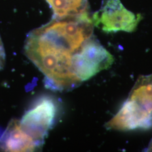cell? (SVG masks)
<instances>
[{"label": "cell", "instance_id": "3", "mask_svg": "<svg viewBox=\"0 0 152 152\" xmlns=\"http://www.w3.org/2000/svg\"><path fill=\"white\" fill-rule=\"evenodd\" d=\"M58 105L54 99L43 96L36 100L20 120L22 129L40 145H42L55 122Z\"/></svg>", "mask_w": 152, "mask_h": 152}, {"label": "cell", "instance_id": "6", "mask_svg": "<svg viewBox=\"0 0 152 152\" xmlns=\"http://www.w3.org/2000/svg\"><path fill=\"white\" fill-rule=\"evenodd\" d=\"M52 7L54 18L79 16L87 14V0H46Z\"/></svg>", "mask_w": 152, "mask_h": 152}, {"label": "cell", "instance_id": "5", "mask_svg": "<svg viewBox=\"0 0 152 152\" xmlns=\"http://www.w3.org/2000/svg\"><path fill=\"white\" fill-rule=\"evenodd\" d=\"M41 146L22 129L19 120H11L0 137V151L33 152Z\"/></svg>", "mask_w": 152, "mask_h": 152}, {"label": "cell", "instance_id": "2", "mask_svg": "<svg viewBox=\"0 0 152 152\" xmlns=\"http://www.w3.org/2000/svg\"><path fill=\"white\" fill-rule=\"evenodd\" d=\"M113 61V56L91 36L73 55L72 66L75 75L82 82L108 69Z\"/></svg>", "mask_w": 152, "mask_h": 152}, {"label": "cell", "instance_id": "8", "mask_svg": "<svg viewBox=\"0 0 152 152\" xmlns=\"http://www.w3.org/2000/svg\"><path fill=\"white\" fill-rule=\"evenodd\" d=\"M147 151L148 152H152V139L151 141L150 142L149 144V146L147 148Z\"/></svg>", "mask_w": 152, "mask_h": 152}, {"label": "cell", "instance_id": "1", "mask_svg": "<svg viewBox=\"0 0 152 152\" xmlns=\"http://www.w3.org/2000/svg\"><path fill=\"white\" fill-rule=\"evenodd\" d=\"M105 127L121 131L152 128V73L139 76L128 98Z\"/></svg>", "mask_w": 152, "mask_h": 152}, {"label": "cell", "instance_id": "4", "mask_svg": "<svg viewBox=\"0 0 152 152\" xmlns=\"http://www.w3.org/2000/svg\"><path fill=\"white\" fill-rule=\"evenodd\" d=\"M103 5L92 16L93 24L106 32L134 31L140 18L124 8L120 0H104Z\"/></svg>", "mask_w": 152, "mask_h": 152}, {"label": "cell", "instance_id": "7", "mask_svg": "<svg viewBox=\"0 0 152 152\" xmlns=\"http://www.w3.org/2000/svg\"><path fill=\"white\" fill-rule=\"evenodd\" d=\"M6 55L4 45L0 37V71L2 69L5 64Z\"/></svg>", "mask_w": 152, "mask_h": 152}]
</instances>
